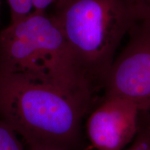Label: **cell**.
<instances>
[{
    "label": "cell",
    "instance_id": "cell-3",
    "mask_svg": "<svg viewBox=\"0 0 150 150\" xmlns=\"http://www.w3.org/2000/svg\"><path fill=\"white\" fill-rule=\"evenodd\" d=\"M54 17L86 79L102 91L118 47L138 14L132 0H59Z\"/></svg>",
    "mask_w": 150,
    "mask_h": 150
},
{
    "label": "cell",
    "instance_id": "cell-4",
    "mask_svg": "<svg viewBox=\"0 0 150 150\" xmlns=\"http://www.w3.org/2000/svg\"><path fill=\"white\" fill-rule=\"evenodd\" d=\"M128 40L116 56L103 87V96L118 97L150 112V20L138 15Z\"/></svg>",
    "mask_w": 150,
    "mask_h": 150
},
{
    "label": "cell",
    "instance_id": "cell-1",
    "mask_svg": "<svg viewBox=\"0 0 150 150\" xmlns=\"http://www.w3.org/2000/svg\"><path fill=\"white\" fill-rule=\"evenodd\" d=\"M96 103L16 74H0V120L27 145L84 150L82 123Z\"/></svg>",
    "mask_w": 150,
    "mask_h": 150
},
{
    "label": "cell",
    "instance_id": "cell-9",
    "mask_svg": "<svg viewBox=\"0 0 150 150\" xmlns=\"http://www.w3.org/2000/svg\"><path fill=\"white\" fill-rule=\"evenodd\" d=\"M139 16L150 20V0H132Z\"/></svg>",
    "mask_w": 150,
    "mask_h": 150
},
{
    "label": "cell",
    "instance_id": "cell-10",
    "mask_svg": "<svg viewBox=\"0 0 150 150\" xmlns=\"http://www.w3.org/2000/svg\"><path fill=\"white\" fill-rule=\"evenodd\" d=\"M59 0H32L33 8L38 11H47L49 7L55 6Z\"/></svg>",
    "mask_w": 150,
    "mask_h": 150
},
{
    "label": "cell",
    "instance_id": "cell-6",
    "mask_svg": "<svg viewBox=\"0 0 150 150\" xmlns=\"http://www.w3.org/2000/svg\"><path fill=\"white\" fill-rule=\"evenodd\" d=\"M127 150H150V112L140 110L137 134Z\"/></svg>",
    "mask_w": 150,
    "mask_h": 150
},
{
    "label": "cell",
    "instance_id": "cell-8",
    "mask_svg": "<svg viewBox=\"0 0 150 150\" xmlns=\"http://www.w3.org/2000/svg\"><path fill=\"white\" fill-rule=\"evenodd\" d=\"M11 11V22L26 18L34 11L32 0H7Z\"/></svg>",
    "mask_w": 150,
    "mask_h": 150
},
{
    "label": "cell",
    "instance_id": "cell-2",
    "mask_svg": "<svg viewBox=\"0 0 150 150\" xmlns=\"http://www.w3.org/2000/svg\"><path fill=\"white\" fill-rule=\"evenodd\" d=\"M16 74L97 103L92 88L52 15L33 11L0 32V74Z\"/></svg>",
    "mask_w": 150,
    "mask_h": 150
},
{
    "label": "cell",
    "instance_id": "cell-5",
    "mask_svg": "<svg viewBox=\"0 0 150 150\" xmlns=\"http://www.w3.org/2000/svg\"><path fill=\"white\" fill-rule=\"evenodd\" d=\"M140 110L118 97L102 95L88 115L86 135L97 150H122L137 134Z\"/></svg>",
    "mask_w": 150,
    "mask_h": 150
},
{
    "label": "cell",
    "instance_id": "cell-7",
    "mask_svg": "<svg viewBox=\"0 0 150 150\" xmlns=\"http://www.w3.org/2000/svg\"><path fill=\"white\" fill-rule=\"evenodd\" d=\"M0 150H25L18 134L1 120H0Z\"/></svg>",
    "mask_w": 150,
    "mask_h": 150
},
{
    "label": "cell",
    "instance_id": "cell-12",
    "mask_svg": "<svg viewBox=\"0 0 150 150\" xmlns=\"http://www.w3.org/2000/svg\"><path fill=\"white\" fill-rule=\"evenodd\" d=\"M0 4H1V0H0Z\"/></svg>",
    "mask_w": 150,
    "mask_h": 150
},
{
    "label": "cell",
    "instance_id": "cell-11",
    "mask_svg": "<svg viewBox=\"0 0 150 150\" xmlns=\"http://www.w3.org/2000/svg\"><path fill=\"white\" fill-rule=\"evenodd\" d=\"M26 150H64L59 149V148L50 147H43V146L38 145H27V148Z\"/></svg>",
    "mask_w": 150,
    "mask_h": 150
}]
</instances>
